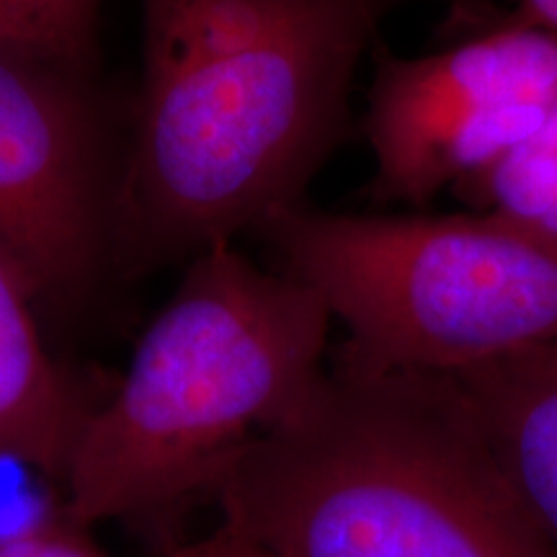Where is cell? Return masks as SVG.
I'll list each match as a JSON object with an SVG mask.
<instances>
[{
	"label": "cell",
	"mask_w": 557,
	"mask_h": 557,
	"mask_svg": "<svg viewBox=\"0 0 557 557\" xmlns=\"http://www.w3.org/2000/svg\"><path fill=\"white\" fill-rule=\"evenodd\" d=\"M114 261H191L302 194L344 135L374 0H139Z\"/></svg>",
	"instance_id": "1"
},
{
	"label": "cell",
	"mask_w": 557,
	"mask_h": 557,
	"mask_svg": "<svg viewBox=\"0 0 557 557\" xmlns=\"http://www.w3.org/2000/svg\"><path fill=\"white\" fill-rule=\"evenodd\" d=\"M331 325L315 292L233 243L194 256L120 385L83 418L62 511L94 529L212 500L243 451L323 377Z\"/></svg>",
	"instance_id": "2"
},
{
	"label": "cell",
	"mask_w": 557,
	"mask_h": 557,
	"mask_svg": "<svg viewBox=\"0 0 557 557\" xmlns=\"http://www.w3.org/2000/svg\"><path fill=\"white\" fill-rule=\"evenodd\" d=\"M212 500L274 557H555L436 377L338 354Z\"/></svg>",
	"instance_id": "3"
},
{
	"label": "cell",
	"mask_w": 557,
	"mask_h": 557,
	"mask_svg": "<svg viewBox=\"0 0 557 557\" xmlns=\"http://www.w3.org/2000/svg\"><path fill=\"white\" fill-rule=\"evenodd\" d=\"M284 274L323 299L338 357L449 374L557 346V250L491 212L336 214L305 205L259 227Z\"/></svg>",
	"instance_id": "4"
},
{
	"label": "cell",
	"mask_w": 557,
	"mask_h": 557,
	"mask_svg": "<svg viewBox=\"0 0 557 557\" xmlns=\"http://www.w3.org/2000/svg\"><path fill=\"white\" fill-rule=\"evenodd\" d=\"M88 70L0 45V253L34 302L81 297L114 259V158Z\"/></svg>",
	"instance_id": "5"
},
{
	"label": "cell",
	"mask_w": 557,
	"mask_h": 557,
	"mask_svg": "<svg viewBox=\"0 0 557 557\" xmlns=\"http://www.w3.org/2000/svg\"><path fill=\"white\" fill-rule=\"evenodd\" d=\"M557 103V34L527 21L421 58L377 62L364 135L380 201L423 207L468 184L540 127Z\"/></svg>",
	"instance_id": "6"
},
{
	"label": "cell",
	"mask_w": 557,
	"mask_h": 557,
	"mask_svg": "<svg viewBox=\"0 0 557 557\" xmlns=\"http://www.w3.org/2000/svg\"><path fill=\"white\" fill-rule=\"evenodd\" d=\"M498 483L557 557V346L431 374Z\"/></svg>",
	"instance_id": "7"
},
{
	"label": "cell",
	"mask_w": 557,
	"mask_h": 557,
	"mask_svg": "<svg viewBox=\"0 0 557 557\" xmlns=\"http://www.w3.org/2000/svg\"><path fill=\"white\" fill-rule=\"evenodd\" d=\"M34 297L0 253V462L62 483L90 406L41 338Z\"/></svg>",
	"instance_id": "8"
},
{
	"label": "cell",
	"mask_w": 557,
	"mask_h": 557,
	"mask_svg": "<svg viewBox=\"0 0 557 557\" xmlns=\"http://www.w3.org/2000/svg\"><path fill=\"white\" fill-rule=\"evenodd\" d=\"M462 186L483 212L557 250V103L532 135Z\"/></svg>",
	"instance_id": "9"
},
{
	"label": "cell",
	"mask_w": 557,
	"mask_h": 557,
	"mask_svg": "<svg viewBox=\"0 0 557 557\" xmlns=\"http://www.w3.org/2000/svg\"><path fill=\"white\" fill-rule=\"evenodd\" d=\"M103 0H0V45L88 70Z\"/></svg>",
	"instance_id": "10"
},
{
	"label": "cell",
	"mask_w": 557,
	"mask_h": 557,
	"mask_svg": "<svg viewBox=\"0 0 557 557\" xmlns=\"http://www.w3.org/2000/svg\"><path fill=\"white\" fill-rule=\"evenodd\" d=\"M0 557H111L96 545L90 529L58 506L50 517L0 534Z\"/></svg>",
	"instance_id": "11"
},
{
	"label": "cell",
	"mask_w": 557,
	"mask_h": 557,
	"mask_svg": "<svg viewBox=\"0 0 557 557\" xmlns=\"http://www.w3.org/2000/svg\"><path fill=\"white\" fill-rule=\"evenodd\" d=\"M165 557H274L240 529L220 521L214 532L171 549Z\"/></svg>",
	"instance_id": "12"
},
{
	"label": "cell",
	"mask_w": 557,
	"mask_h": 557,
	"mask_svg": "<svg viewBox=\"0 0 557 557\" xmlns=\"http://www.w3.org/2000/svg\"><path fill=\"white\" fill-rule=\"evenodd\" d=\"M519 18L557 34V0H524Z\"/></svg>",
	"instance_id": "13"
}]
</instances>
